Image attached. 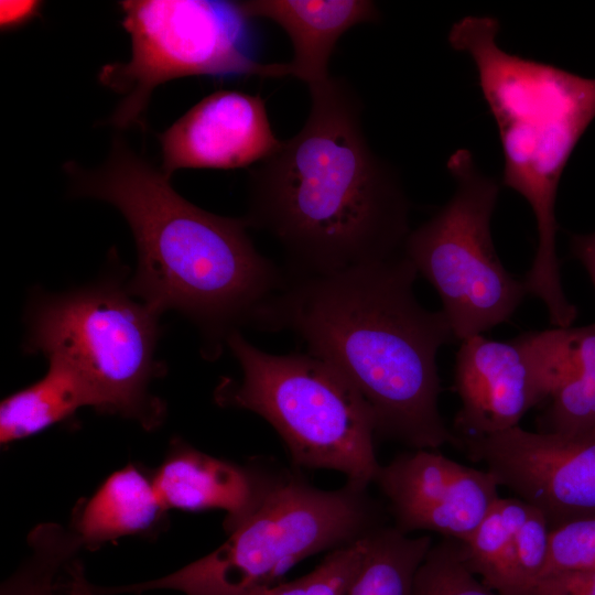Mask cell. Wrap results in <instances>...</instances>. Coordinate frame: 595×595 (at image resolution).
<instances>
[{"mask_svg": "<svg viewBox=\"0 0 595 595\" xmlns=\"http://www.w3.org/2000/svg\"><path fill=\"white\" fill-rule=\"evenodd\" d=\"M432 545L429 536L375 528L363 538L360 566L347 595H414L416 571Z\"/></svg>", "mask_w": 595, "mask_h": 595, "instance_id": "19", "label": "cell"}, {"mask_svg": "<svg viewBox=\"0 0 595 595\" xmlns=\"http://www.w3.org/2000/svg\"><path fill=\"white\" fill-rule=\"evenodd\" d=\"M574 570H595V517L572 520L550 531L543 576Z\"/></svg>", "mask_w": 595, "mask_h": 595, "instance_id": "25", "label": "cell"}, {"mask_svg": "<svg viewBox=\"0 0 595 595\" xmlns=\"http://www.w3.org/2000/svg\"><path fill=\"white\" fill-rule=\"evenodd\" d=\"M531 595H595V570L548 574L536 584Z\"/></svg>", "mask_w": 595, "mask_h": 595, "instance_id": "26", "label": "cell"}, {"mask_svg": "<svg viewBox=\"0 0 595 595\" xmlns=\"http://www.w3.org/2000/svg\"><path fill=\"white\" fill-rule=\"evenodd\" d=\"M454 389L462 401L454 419L459 440L517 426L532 407L543 401L531 361L519 340L500 342L483 334L461 342Z\"/></svg>", "mask_w": 595, "mask_h": 595, "instance_id": "13", "label": "cell"}, {"mask_svg": "<svg viewBox=\"0 0 595 595\" xmlns=\"http://www.w3.org/2000/svg\"><path fill=\"white\" fill-rule=\"evenodd\" d=\"M169 177L181 169H239L260 163L282 144L259 95L217 90L160 134Z\"/></svg>", "mask_w": 595, "mask_h": 595, "instance_id": "12", "label": "cell"}, {"mask_svg": "<svg viewBox=\"0 0 595 595\" xmlns=\"http://www.w3.org/2000/svg\"><path fill=\"white\" fill-rule=\"evenodd\" d=\"M228 348L241 380L224 378L215 390L221 407L252 411L285 443L293 463L343 473L364 486L380 469L376 421L363 396L338 371L311 354L273 355L232 333Z\"/></svg>", "mask_w": 595, "mask_h": 595, "instance_id": "6", "label": "cell"}, {"mask_svg": "<svg viewBox=\"0 0 595 595\" xmlns=\"http://www.w3.org/2000/svg\"><path fill=\"white\" fill-rule=\"evenodd\" d=\"M418 271L404 252L318 275H288L255 327L295 334L372 410L376 434L413 450L462 448L440 410L436 357L455 340L441 311L414 295Z\"/></svg>", "mask_w": 595, "mask_h": 595, "instance_id": "1", "label": "cell"}, {"mask_svg": "<svg viewBox=\"0 0 595 595\" xmlns=\"http://www.w3.org/2000/svg\"><path fill=\"white\" fill-rule=\"evenodd\" d=\"M250 19L277 23L290 37L293 57L289 76L312 87L327 80L328 62L339 39L351 28L377 22L378 7L368 0L239 1Z\"/></svg>", "mask_w": 595, "mask_h": 595, "instance_id": "16", "label": "cell"}, {"mask_svg": "<svg viewBox=\"0 0 595 595\" xmlns=\"http://www.w3.org/2000/svg\"><path fill=\"white\" fill-rule=\"evenodd\" d=\"M46 374L0 404V442L6 445L63 422L83 407L99 411V399L83 372L67 359L46 356Z\"/></svg>", "mask_w": 595, "mask_h": 595, "instance_id": "18", "label": "cell"}, {"mask_svg": "<svg viewBox=\"0 0 595 595\" xmlns=\"http://www.w3.org/2000/svg\"><path fill=\"white\" fill-rule=\"evenodd\" d=\"M120 7L131 56L98 74L104 86L122 97L110 118L118 129L139 123L153 90L175 78L289 76L286 63L255 57L251 19L239 1L126 0Z\"/></svg>", "mask_w": 595, "mask_h": 595, "instance_id": "8", "label": "cell"}, {"mask_svg": "<svg viewBox=\"0 0 595 595\" xmlns=\"http://www.w3.org/2000/svg\"><path fill=\"white\" fill-rule=\"evenodd\" d=\"M159 314L134 298L119 272L58 294H39L26 312L29 354L61 356L93 386L100 413L160 426L165 403L150 391L164 375L155 359Z\"/></svg>", "mask_w": 595, "mask_h": 595, "instance_id": "7", "label": "cell"}, {"mask_svg": "<svg viewBox=\"0 0 595 595\" xmlns=\"http://www.w3.org/2000/svg\"><path fill=\"white\" fill-rule=\"evenodd\" d=\"M67 580L63 584L64 595H96L86 577L84 565L78 560H73L66 566Z\"/></svg>", "mask_w": 595, "mask_h": 595, "instance_id": "29", "label": "cell"}, {"mask_svg": "<svg viewBox=\"0 0 595 595\" xmlns=\"http://www.w3.org/2000/svg\"><path fill=\"white\" fill-rule=\"evenodd\" d=\"M517 339L529 356L543 400L564 383L595 374V323L527 333Z\"/></svg>", "mask_w": 595, "mask_h": 595, "instance_id": "20", "label": "cell"}, {"mask_svg": "<svg viewBox=\"0 0 595 595\" xmlns=\"http://www.w3.org/2000/svg\"><path fill=\"white\" fill-rule=\"evenodd\" d=\"M363 538L328 552L310 573L288 583L256 588L248 595H347L360 566Z\"/></svg>", "mask_w": 595, "mask_h": 595, "instance_id": "23", "label": "cell"}, {"mask_svg": "<svg viewBox=\"0 0 595 595\" xmlns=\"http://www.w3.org/2000/svg\"><path fill=\"white\" fill-rule=\"evenodd\" d=\"M446 166L455 192L409 232L403 252L436 290L454 336L462 342L507 322L527 290L506 270L494 247L490 220L498 183L482 172L466 149L455 151Z\"/></svg>", "mask_w": 595, "mask_h": 595, "instance_id": "9", "label": "cell"}, {"mask_svg": "<svg viewBox=\"0 0 595 595\" xmlns=\"http://www.w3.org/2000/svg\"><path fill=\"white\" fill-rule=\"evenodd\" d=\"M545 420L548 432L567 436L595 433V374L575 378L551 396Z\"/></svg>", "mask_w": 595, "mask_h": 595, "instance_id": "24", "label": "cell"}, {"mask_svg": "<svg viewBox=\"0 0 595 595\" xmlns=\"http://www.w3.org/2000/svg\"><path fill=\"white\" fill-rule=\"evenodd\" d=\"M403 533L429 530L466 541L498 496V483L433 450H413L380 466L375 482Z\"/></svg>", "mask_w": 595, "mask_h": 595, "instance_id": "11", "label": "cell"}, {"mask_svg": "<svg viewBox=\"0 0 595 595\" xmlns=\"http://www.w3.org/2000/svg\"><path fill=\"white\" fill-rule=\"evenodd\" d=\"M281 476L210 456L174 439L152 479L167 510H223L224 529L231 533L253 515Z\"/></svg>", "mask_w": 595, "mask_h": 595, "instance_id": "14", "label": "cell"}, {"mask_svg": "<svg viewBox=\"0 0 595 595\" xmlns=\"http://www.w3.org/2000/svg\"><path fill=\"white\" fill-rule=\"evenodd\" d=\"M65 171L76 194L108 202L127 220L137 247L129 292L159 314L186 315L203 336L207 359L217 358L241 326H253L285 285V271L255 248L245 218L192 204L120 138L101 166L68 162Z\"/></svg>", "mask_w": 595, "mask_h": 595, "instance_id": "3", "label": "cell"}, {"mask_svg": "<svg viewBox=\"0 0 595 595\" xmlns=\"http://www.w3.org/2000/svg\"><path fill=\"white\" fill-rule=\"evenodd\" d=\"M461 441L472 461L538 509L551 529L595 517V433L567 436L517 425Z\"/></svg>", "mask_w": 595, "mask_h": 595, "instance_id": "10", "label": "cell"}, {"mask_svg": "<svg viewBox=\"0 0 595 595\" xmlns=\"http://www.w3.org/2000/svg\"><path fill=\"white\" fill-rule=\"evenodd\" d=\"M545 517L519 498H499L462 543L465 563L501 595H530L549 558Z\"/></svg>", "mask_w": 595, "mask_h": 595, "instance_id": "15", "label": "cell"}, {"mask_svg": "<svg viewBox=\"0 0 595 595\" xmlns=\"http://www.w3.org/2000/svg\"><path fill=\"white\" fill-rule=\"evenodd\" d=\"M166 508L161 504L152 475L129 464L112 473L90 498L76 506L69 529L83 549L147 534L162 526Z\"/></svg>", "mask_w": 595, "mask_h": 595, "instance_id": "17", "label": "cell"}, {"mask_svg": "<svg viewBox=\"0 0 595 595\" xmlns=\"http://www.w3.org/2000/svg\"><path fill=\"white\" fill-rule=\"evenodd\" d=\"M368 486L322 490L282 475L260 507L212 553L162 577L97 587L98 595L171 589L184 595H248L273 585L293 565L349 545L382 524Z\"/></svg>", "mask_w": 595, "mask_h": 595, "instance_id": "5", "label": "cell"}, {"mask_svg": "<svg viewBox=\"0 0 595 595\" xmlns=\"http://www.w3.org/2000/svg\"><path fill=\"white\" fill-rule=\"evenodd\" d=\"M571 251L585 267L595 288V232L573 236Z\"/></svg>", "mask_w": 595, "mask_h": 595, "instance_id": "28", "label": "cell"}, {"mask_svg": "<svg viewBox=\"0 0 595 595\" xmlns=\"http://www.w3.org/2000/svg\"><path fill=\"white\" fill-rule=\"evenodd\" d=\"M42 6L40 1L1 0V30L12 31L23 26L40 14Z\"/></svg>", "mask_w": 595, "mask_h": 595, "instance_id": "27", "label": "cell"}, {"mask_svg": "<svg viewBox=\"0 0 595 595\" xmlns=\"http://www.w3.org/2000/svg\"><path fill=\"white\" fill-rule=\"evenodd\" d=\"M305 123L249 175V227L281 246L288 275H318L403 252L410 205L368 144L363 105L344 78L309 87Z\"/></svg>", "mask_w": 595, "mask_h": 595, "instance_id": "2", "label": "cell"}, {"mask_svg": "<svg viewBox=\"0 0 595 595\" xmlns=\"http://www.w3.org/2000/svg\"><path fill=\"white\" fill-rule=\"evenodd\" d=\"M414 595H501L485 585L467 566L462 543L443 538L432 545L414 578Z\"/></svg>", "mask_w": 595, "mask_h": 595, "instance_id": "22", "label": "cell"}, {"mask_svg": "<svg viewBox=\"0 0 595 595\" xmlns=\"http://www.w3.org/2000/svg\"><path fill=\"white\" fill-rule=\"evenodd\" d=\"M499 22L467 15L455 22L448 43L467 54L498 127L505 158L502 184L530 205L538 245L523 283L540 299L554 326L572 324L577 311L566 299L556 252L558 186L577 141L595 118V78L504 51Z\"/></svg>", "mask_w": 595, "mask_h": 595, "instance_id": "4", "label": "cell"}, {"mask_svg": "<svg viewBox=\"0 0 595 595\" xmlns=\"http://www.w3.org/2000/svg\"><path fill=\"white\" fill-rule=\"evenodd\" d=\"M30 553L2 583L0 595H57L58 572L82 548L69 528L54 522L35 527L28 538Z\"/></svg>", "mask_w": 595, "mask_h": 595, "instance_id": "21", "label": "cell"}]
</instances>
